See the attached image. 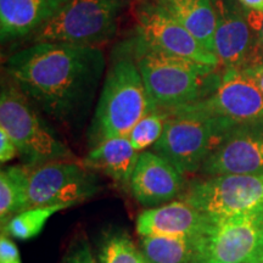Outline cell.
<instances>
[{"mask_svg": "<svg viewBox=\"0 0 263 263\" xmlns=\"http://www.w3.org/2000/svg\"><path fill=\"white\" fill-rule=\"evenodd\" d=\"M105 70L100 48L68 43H32L5 64L8 77L32 104L62 124L89 108Z\"/></svg>", "mask_w": 263, "mask_h": 263, "instance_id": "obj_1", "label": "cell"}, {"mask_svg": "<svg viewBox=\"0 0 263 263\" xmlns=\"http://www.w3.org/2000/svg\"><path fill=\"white\" fill-rule=\"evenodd\" d=\"M129 50L154 104L164 110L172 111L206 97L221 74L217 66L164 54L138 38Z\"/></svg>", "mask_w": 263, "mask_h": 263, "instance_id": "obj_2", "label": "cell"}, {"mask_svg": "<svg viewBox=\"0 0 263 263\" xmlns=\"http://www.w3.org/2000/svg\"><path fill=\"white\" fill-rule=\"evenodd\" d=\"M156 108L132 54L115 59L105 74L88 140L93 147L115 137H128L147 112Z\"/></svg>", "mask_w": 263, "mask_h": 263, "instance_id": "obj_3", "label": "cell"}, {"mask_svg": "<svg viewBox=\"0 0 263 263\" xmlns=\"http://www.w3.org/2000/svg\"><path fill=\"white\" fill-rule=\"evenodd\" d=\"M0 127L15 141L25 166L77 160L70 147L39 116L32 101L10 78L2 83Z\"/></svg>", "mask_w": 263, "mask_h": 263, "instance_id": "obj_4", "label": "cell"}, {"mask_svg": "<svg viewBox=\"0 0 263 263\" xmlns=\"http://www.w3.org/2000/svg\"><path fill=\"white\" fill-rule=\"evenodd\" d=\"M124 6L126 0H70L28 41L100 48L116 35Z\"/></svg>", "mask_w": 263, "mask_h": 263, "instance_id": "obj_5", "label": "cell"}, {"mask_svg": "<svg viewBox=\"0 0 263 263\" xmlns=\"http://www.w3.org/2000/svg\"><path fill=\"white\" fill-rule=\"evenodd\" d=\"M233 128L224 121L213 117L171 112L162 136L153 146V151L186 177L201 171L207 157Z\"/></svg>", "mask_w": 263, "mask_h": 263, "instance_id": "obj_6", "label": "cell"}, {"mask_svg": "<svg viewBox=\"0 0 263 263\" xmlns=\"http://www.w3.org/2000/svg\"><path fill=\"white\" fill-rule=\"evenodd\" d=\"M99 190L97 177L83 161L59 160L24 164V210L41 206H74Z\"/></svg>", "mask_w": 263, "mask_h": 263, "instance_id": "obj_7", "label": "cell"}, {"mask_svg": "<svg viewBox=\"0 0 263 263\" xmlns=\"http://www.w3.org/2000/svg\"><path fill=\"white\" fill-rule=\"evenodd\" d=\"M180 199L210 218L263 211V173L203 177L190 182Z\"/></svg>", "mask_w": 263, "mask_h": 263, "instance_id": "obj_8", "label": "cell"}, {"mask_svg": "<svg viewBox=\"0 0 263 263\" xmlns=\"http://www.w3.org/2000/svg\"><path fill=\"white\" fill-rule=\"evenodd\" d=\"M171 112L196 114L230 126L263 122V93L256 82L235 68H223L213 89L195 103Z\"/></svg>", "mask_w": 263, "mask_h": 263, "instance_id": "obj_9", "label": "cell"}, {"mask_svg": "<svg viewBox=\"0 0 263 263\" xmlns=\"http://www.w3.org/2000/svg\"><path fill=\"white\" fill-rule=\"evenodd\" d=\"M263 251V211L210 218L200 236V263H245Z\"/></svg>", "mask_w": 263, "mask_h": 263, "instance_id": "obj_10", "label": "cell"}, {"mask_svg": "<svg viewBox=\"0 0 263 263\" xmlns=\"http://www.w3.org/2000/svg\"><path fill=\"white\" fill-rule=\"evenodd\" d=\"M137 38L164 54L219 67L215 52L207 50L188 29L151 0L137 8Z\"/></svg>", "mask_w": 263, "mask_h": 263, "instance_id": "obj_11", "label": "cell"}, {"mask_svg": "<svg viewBox=\"0 0 263 263\" xmlns=\"http://www.w3.org/2000/svg\"><path fill=\"white\" fill-rule=\"evenodd\" d=\"M216 11L215 54L223 68L242 70L263 55L245 9L234 0H213Z\"/></svg>", "mask_w": 263, "mask_h": 263, "instance_id": "obj_12", "label": "cell"}, {"mask_svg": "<svg viewBox=\"0 0 263 263\" xmlns=\"http://www.w3.org/2000/svg\"><path fill=\"white\" fill-rule=\"evenodd\" d=\"M203 177L263 173V122L230 129L201 167Z\"/></svg>", "mask_w": 263, "mask_h": 263, "instance_id": "obj_13", "label": "cell"}, {"mask_svg": "<svg viewBox=\"0 0 263 263\" xmlns=\"http://www.w3.org/2000/svg\"><path fill=\"white\" fill-rule=\"evenodd\" d=\"M183 176L154 151H143L132 174L129 192L141 206L156 207L180 199L188 188Z\"/></svg>", "mask_w": 263, "mask_h": 263, "instance_id": "obj_14", "label": "cell"}, {"mask_svg": "<svg viewBox=\"0 0 263 263\" xmlns=\"http://www.w3.org/2000/svg\"><path fill=\"white\" fill-rule=\"evenodd\" d=\"M210 223V217L183 199L143 210L137 218L136 229L144 236L199 238Z\"/></svg>", "mask_w": 263, "mask_h": 263, "instance_id": "obj_15", "label": "cell"}, {"mask_svg": "<svg viewBox=\"0 0 263 263\" xmlns=\"http://www.w3.org/2000/svg\"><path fill=\"white\" fill-rule=\"evenodd\" d=\"M70 0H0L2 43L31 37Z\"/></svg>", "mask_w": 263, "mask_h": 263, "instance_id": "obj_16", "label": "cell"}, {"mask_svg": "<svg viewBox=\"0 0 263 263\" xmlns=\"http://www.w3.org/2000/svg\"><path fill=\"white\" fill-rule=\"evenodd\" d=\"M140 154L134 149L128 137H115L90 147L82 161L87 168L103 172L115 183L129 188Z\"/></svg>", "mask_w": 263, "mask_h": 263, "instance_id": "obj_17", "label": "cell"}, {"mask_svg": "<svg viewBox=\"0 0 263 263\" xmlns=\"http://www.w3.org/2000/svg\"><path fill=\"white\" fill-rule=\"evenodd\" d=\"M182 24L207 50L215 52L216 11L213 0H153Z\"/></svg>", "mask_w": 263, "mask_h": 263, "instance_id": "obj_18", "label": "cell"}, {"mask_svg": "<svg viewBox=\"0 0 263 263\" xmlns=\"http://www.w3.org/2000/svg\"><path fill=\"white\" fill-rule=\"evenodd\" d=\"M140 248L151 263H200V236H144Z\"/></svg>", "mask_w": 263, "mask_h": 263, "instance_id": "obj_19", "label": "cell"}, {"mask_svg": "<svg viewBox=\"0 0 263 263\" xmlns=\"http://www.w3.org/2000/svg\"><path fill=\"white\" fill-rule=\"evenodd\" d=\"M70 206H41L24 210L12 216L5 224L2 226L4 232L10 238L18 240H29L37 236L44 228L47 222L55 213L68 209Z\"/></svg>", "mask_w": 263, "mask_h": 263, "instance_id": "obj_20", "label": "cell"}, {"mask_svg": "<svg viewBox=\"0 0 263 263\" xmlns=\"http://www.w3.org/2000/svg\"><path fill=\"white\" fill-rule=\"evenodd\" d=\"M21 211H24V164L5 167L0 172L2 226Z\"/></svg>", "mask_w": 263, "mask_h": 263, "instance_id": "obj_21", "label": "cell"}, {"mask_svg": "<svg viewBox=\"0 0 263 263\" xmlns=\"http://www.w3.org/2000/svg\"><path fill=\"white\" fill-rule=\"evenodd\" d=\"M98 263H151L127 233H112L101 242Z\"/></svg>", "mask_w": 263, "mask_h": 263, "instance_id": "obj_22", "label": "cell"}, {"mask_svg": "<svg viewBox=\"0 0 263 263\" xmlns=\"http://www.w3.org/2000/svg\"><path fill=\"white\" fill-rule=\"evenodd\" d=\"M170 117L171 112L168 110L156 107L139 120V122L128 134V138H129L134 149L139 153H143L155 145L162 136L166 122Z\"/></svg>", "mask_w": 263, "mask_h": 263, "instance_id": "obj_23", "label": "cell"}, {"mask_svg": "<svg viewBox=\"0 0 263 263\" xmlns=\"http://www.w3.org/2000/svg\"><path fill=\"white\" fill-rule=\"evenodd\" d=\"M62 263H97L87 239L81 238L76 241L68 250Z\"/></svg>", "mask_w": 263, "mask_h": 263, "instance_id": "obj_24", "label": "cell"}, {"mask_svg": "<svg viewBox=\"0 0 263 263\" xmlns=\"http://www.w3.org/2000/svg\"><path fill=\"white\" fill-rule=\"evenodd\" d=\"M0 263H22L17 246L9 235H0Z\"/></svg>", "mask_w": 263, "mask_h": 263, "instance_id": "obj_25", "label": "cell"}, {"mask_svg": "<svg viewBox=\"0 0 263 263\" xmlns=\"http://www.w3.org/2000/svg\"><path fill=\"white\" fill-rule=\"evenodd\" d=\"M18 155V149L15 141L9 136L4 128L0 127V162L2 164L8 163Z\"/></svg>", "mask_w": 263, "mask_h": 263, "instance_id": "obj_26", "label": "cell"}, {"mask_svg": "<svg viewBox=\"0 0 263 263\" xmlns=\"http://www.w3.org/2000/svg\"><path fill=\"white\" fill-rule=\"evenodd\" d=\"M246 18H248L250 26H251L252 31H254L256 38L259 47L263 49V11H251V10L245 9Z\"/></svg>", "mask_w": 263, "mask_h": 263, "instance_id": "obj_27", "label": "cell"}, {"mask_svg": "<svg viewBox=\"0 0 263 263\" xmlns=\"http://www.w3.org/2000/svg\"><path fill=\"white\" fill-rule=\"evenodd\" d=\"M241 71L256 82V84L258 85V88L263 93V55L259 57L257 60L252 62V64H250L245 68H242Z\"/></svg>", "mask_w": 263, "mask_h": 263, "instance_id": "obj_28", "label": "cell"}, {"mask_svg": "<svg viewBox=\"0 0 263 263\" xmlns=\"http://www.w3.org/2000/svg\"><path fill=\"white\" fill-rule=\"evenodd\" d=\"M239 2L245 9L251 10V11H263V0H239Z\"/></svg>", "mask_w": 263, "mask_h": 263, "instance_id": "obj_29", "label": "cell"}, {"mask_svg": "<svg viewBox=\"0 0 263 263\" xmlns=\"http://www.w3.org/2000/svg\"><path fill=\"white\" fill-rule=\"evenodd\" d=\"M245 263H263V251L254 256L252 258H250L249 261H246Z\"/></svg>", "mask_w": 263, "mask_h": 263, "instance_id": "obj_30", "label": "cell"}]
</instances>
